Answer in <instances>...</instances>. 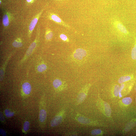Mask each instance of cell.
<instances>
[{"label": "cell", "instance_id": "6da1fadb", "mask_svg": "<svg viewBox=\"0 0 136 136\" xmlns=\"http://www.w3.org/2000/svg\"><path fill=\"white\" fill-rule=\"evenodd\" d=\"M87 54V52L85 50L78 49L74 51L72 56L73 59L76 62H82Z\"/></svg>", "mask_w": 136, "mask_h": 136}, {"label": "cell", "instance_id": "7a4b0ae2", "mask_svg": "<svg viewBox=\"0 0 136 136\" xmlns=\"http://www.w3.org/2000/svg\"><path fill=\"white\" fill-rule=\"evenodd\" d=\"M65 110H63L54 117L51 120L50 125L52 127H56L60 124L63 121L65 117Z\"/></svg>", "mask_w": 136, "mask_h": 136}, {"label": "cell", "instance_id": "3957f363", "mask_svg": "<svg viewBox=\"0 0 136 136\" xmlns=\"http://www.w3.org/2000/svg\"><path fill=\"white\" fill-rule=\"evenodd\" d=\"M90 86L89 85H86L82 88L77 98L76 105H78L82 103L85 100L86 98Z\"/></svg>", "mask_w": 136, "mask_h": 136}, {"label": "cell", "instance_id": "277c9868", "mask_svg": "<svg viewBox=\"0 0 136 136\" xmlns=\"http://www.w3.org/2000/svg\"><path fill=\"white\" fill-rule=\"evenodd\" d=\"M53 85L56 90L58 92L65 91L67 87V85L66 82L59 79L54 80Z\"/></svg>", "mask_w": 136, "mask_h": 136}, {"label": "cell", "instance_id": "5b68a950", "mask_svg": "<svg viewBox=\"0 0 136 136\" xmlns=\"http://www.w3.org/2000/svg\"><path fill=\"white\" fill-rule=\"evenodd\" d=\"M43 11V10L41 11L32 20L29 26V36L31 35L33 30L34 29L37 24L39 17L42 14Z\"/></svg>", "mask_w": 136, "mask_h": 136}, {"label": "cell", "instance_id": "8992f818", "mask_svg": "<svg viewBox=\"0 0 136 136\" xmlns=\"http://www.w3.org/2000/svg\"><path fill=\"white\" fill-rule=\"evenodd\" d=\"M113 25L115 29L118 32L127 34L128 32L125 26L120 22L118 21H114Z\"/></svg>", "mask_w": 136, "mask_h": 136}, {"label": "cell", "instance_id": "52a82bcc", "mask_svg": "<svg viewBox=\"0 0 136 136\" xmlns=\"http://www.w3.org/2000/svg\"><path fill=\"white\" fill-rule=\"evenodd\" d=\"M36 39L34 41L30 46L28 50H27L26 52V56L24 57L23 60H23H24L26 59V58L29 56L32 53L34 50L35 48L37 45V40Z\"/></svg>", "mask_w": 136, "mask_h": 136}, {"label": "cell", "instance_id": "ba28073f", "mask_svg": "<svg viewBox=\"0 0 136 136\" xmlns=\"http://www.w3.org/2000/svg\"><path fill=\"white\" fill-rule=\"evenodd\" d=\"M50 18L53 21L60 24L63 25L66 27L68 26L62 21L61 19L56 15L53 14L51 15Z\"/></svg>", "mask_w": 136, "mask_h": 136}, {"label": "cell", "instance_id": "9c48e42d", "mask_svg": "<svg viewBox=\"0 0 136 136\" xmlns=\"http://www.w3.org/2000/svg\"><path fill=\"white\" fill-rule=\"evenodd\" d=\"M10 17L9 14L8 13H5L4 14L3 17L2 22L5 27H8L9 25L10 19Z\"/></svg>", "mask_w": 136, "mask_h": 136}, {"label": "cell", "instance_id": "30bf717a", "mask_svg": "<svg viewBox=\"0 0 136 136\" xmlns=\"http://www.w3.org/2000/svg\"><path fill=\"white\" fill-rule=\"evenodd\" d=\"M22 89L24 92L26 94H29L31 93L32 88L30 84L29 83L26 82L22 85Z\"/></svg>", "mask_w": 136, "mask_h": 136}, {"label": "cell", "instance_id": "8fae6325", "mask_svg": "<svg viewBox=\"0 0 136 136\" xmlns=\"http://www.w3.org/2000/svg\"><path fill=\"white\" fill-rule=\"evenodd\" d=\"M47 117V112L44 109L41 110L39 112V120L42 123H44L46 120Z\"/></svg>", "mask_w": 136, "mask_h": 136}, {"label": "cell", "instance_id": "7c38bea8", "mask_svg": "<svg viewBox=\"0 0 136 136\" xmlns=\"http://www.w3.org/2000/svg\"><path fill=\"white\" fill-rule=\"evenodd\" d=\"M104 104L106 115L107 117H110L111 113L110 107V105L106 102H104Z\"/></svg>", "mask_w": 136, "mask_h": 136}, {"label": "cell", "instance_id": "4fadbf2b", "mask_svg": "<svg viewBox=\"0 0 136 136\" xmlns=\"http://www.w3.org/2000/svg\"><path fill=\"white\" fill-rule=\"evenodd\" d=\"M136 125V122L134 121H131L127 125L125 128L126 131H128Z\"/></svg>", "mask_w": 136, "mask_h": 136}, {"label": "cell", "instance_id": "5bb4252c", "mask_svg": "<svg viewBox=\"0 0 136 136\" xmlns=\"http://www.w3.org/2000/svg\"><path fill=\"white\" fill-rule=\"evenodd\" d=\"M13 46L16 47H19L22 46L23 44L22 41L19 38L15 40L12 43Z\"/></svg>", "mask_w": 136, "mask_h": 136}, {"label": "cell", "instance_id": "9a60e30c", "mask_svg": "<svg viewBox=\"0 0 136 136\" xmlns=\"http://www.w3.org/2000/svg\"><path fill=\"white\" fill-rule=\"evenodd\" d=\"M131 79V77L129 76H122L119 79L118 81L119 83L121 84L130 80Z\"/></svg>", "mask_w": 136, "mask_h": 136}, {"label": "cell", "instance_id": "2e32d148", "mask_svg": "<svg viewBox=\"0 0 136 136\" xmlns=\"http://www.w3.org/2000/svg\"><path fill=\"white\" fill-rule=\"evenodd\" d=\"M53 36V34L52 31L50 30H48L46 32L45 38L47 40H51Z\"/></svg>", "mask_w": 136, "mask_h": 136}, {"label": "cell", "instance_id": "e0dca14e", "mask_svg": "<svg viewBox=\"0 0 136 136\" xmlns=\"http://www.w3.org/2000/svg\"><path fill=\"white\" fill-rule=\"evenodd\" d=\"M47 68L46 65L44 64H43L39 65L37 67V69L39 72H42L45 71Z\"/></svg>", "mask_w": 136, "mask_h": 136}, {"label": "cell", "instance_id": "ac0fdd59", "mask_svg": "<svg viewBox=\"0 0 136 136\" xmlns=\"http://www.w3.org/2000/svg\"><path fill=\"white\" fill-rule=\"evenodd\" d=\"M122 102L124 104L128 105L132 102V100L131 98L129 97L124 98L122 99Z\"/></svg>", "mask_w": 136, "mask_h": 136}, {"label": "cell", "instance_id": "d6986e66", "mask_svg": "<svg viewBox=\"0 0 136 136\" xmlns=\"http://www.w3.org/2000/svg\"><path fill=\"white\" fill-rule=\"evenodd\" d=\"M6 117L10 118L13 116L15 114V113L11 111L8 109L4 111Z\"/></svg>", "mask_w": 136, "mask_h": 136}, {"label": "cell", "instance_id": "ffe728a7", "mask_svg": "<svg viewBox=\"0 0 136 136\" xmlns=\"http://www.w3.org/2000/svg\"><path fill=\"white\" fill-rule=\"evenodd\" d=\"M131 57L133 60L136 59V39L135 44L132 51Z\"/></svg>", "mask_w": 136, "mask_h": 136}, {"label": "cell", "instance_id": "44dd1931", "mask_svg": "<svg viewBox=\"0 0 136 136\" xmlns=\"http://www.w3.org/2000/svg\"><path fill=\"white\" fill-rule=\"evenodd\" d=\"M102 133V131L99 129H95L91 132L92 134L94 136H97L100 135Z\"/></svg>", "mask_w": 136, "mask_h": 136}, {"label": "cell", "instance_id": "7402d4cb", "mask_svg": "<svg viewBox=\"0 0 136 136\" xmlns=\"http://www.w3.org/2000/svg\"><path fill=\"white\" fill-rule=\"evenodd\" d=\"M30 126L29 122L28 121H26L24 124L23 129L26 132L28 131L29 129Z\"/></svg>", "mask_w": 136, "mask_h": 136}, {"label": "cell", "instance_id": "603a6c76", "mask_svg": "<svg viewBox=\"0 0 136 136\" xmlns=\"http://www.w3.org/2000/svg\"><path fill=\"white\" fill-rule=\"evenodd\" d=\"M120 89L119 86L118 85H115L114 88V93L115 96L118 97V96Z\"/></svg>", "mask_w": 136, "mask_h": 136}, {"label": "cell", "instance_id": "cb8c5ba5", "mask_svg": "<svg viewBox=\"0 0 136 136\" xmlns=\"http://www.w3.org/2000/svg\"><path fill=\"white\" fill-rule=\"evenodd\" d=\"M60 38L64 42H69V40L67 37L64 34H62L60 36Z\"/></svg>", "mask_w": 136, "mask_h": 136}, {"label": "cell", "instance_id": "d4e9b609", "mask_svg": "<svg viewBox=\"0 0 136 136\" xmlns=\"http://www.w3.org/2000/svg\"><path fill=\"white\" fill-rule=\"evenodd\" d=\"M124 86V84H122L121 85L120 87V89L119 93V96L120 98H121L122 97V95L121 94V92L122 90L123 89Z\"/></svg>", "mask_w": 136, "mask_h": 136}, {"label": "cell", "instance_id": "484cf974", "mask_svg": "<svg viewBox=\"0 0 136 136\" xmlns=\"http://www.w3.org/2000/svg\"><path fill=\"white\" fill-rule=\"evenodd\" d=\"M0 132L1 134L3 136H5L6 135V134L5 131L3 129H1L0 130Z\"/></svg>", "mask_w": 136, "mask_h": 136}, {"label": "cell", "instance_id": "4316f807", "mask_svg": "<svg viewBox=\"0 0 136 136\" xmlns=\"http://www.w3.org/2000/svg\"><path fill=\"white\" fill-rule=\"evenodd\" d=\"M0 120L2 121H3L5 120V118L1 112H0Z\"/></svg>", "mask_w": 136, "mask_h": 136}, {"label": "cell", "instance_id": "83f0119b", "mask_svg": "<svg viewBox=\"0 0 136 136\" xmlns=\"http://www.w3.org/2000/svg\"><path fill=\"white\" fill-rule=\"evenodd\" d=\"M26 1L29 3H32L33 2L34 0H26Z\"/></svg>", "mask_w": 136, "mask_h": 136}, {"label": "cell", "instance_id": "f1b7e54d", "mask_svg": "<svg viewBox=\"0 0 136 136\" xmlns=\"http://www.w3.org/2000/svg\"><path fill=\"white\" fill-rule=\"evenodd\" d=\"M135 90L136 91V85L135 87Z\"/></svg>", "mask_w": 136, "mask_h": 136}, {"label": "cell", "instance_id": "f546056e", "mask_svg": "<svg viewBox=\"0 0 136 136\" xmlns=\"http://www.w3.org/2000/svg\"><path fill=\"white\" fill-rule=\"evenodd\" d=\"M59 0L62 1V0Z\"/></svg>", "mask_w": 136, "mask_h": 136}, {"label": "cell", "instance_id": "4dcf8cb0", "mask_svg": "<svg viewBox=\"0 0 136 136\" xmlns=\"http://www.w3.org/2000/svg\"><path fill=\"white\" fill-rule=\"evenodd\" d=\"M135 101H136V99H135Z\"/></svg>", "mask_w": 136, "mask_h": 136}]
</instances>
